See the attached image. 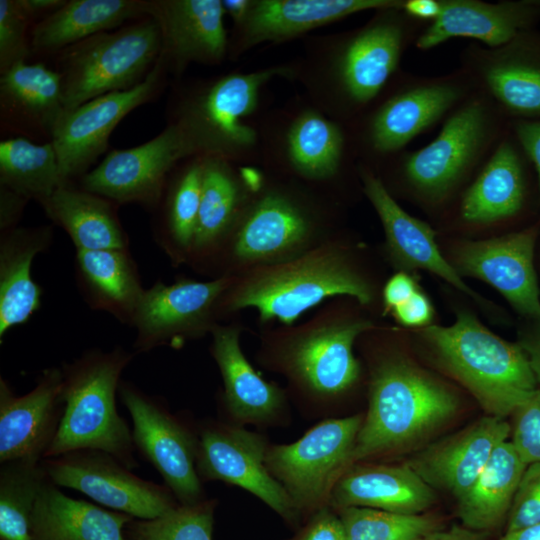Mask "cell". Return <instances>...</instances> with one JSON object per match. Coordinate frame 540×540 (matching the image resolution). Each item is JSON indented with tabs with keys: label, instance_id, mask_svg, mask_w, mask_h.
I'll return each instance as SVG.
<instances>
[{
	"label": "cell",
	"instance_id": "6da1fadb",
	"mask_svg": "<svg viewBox=\"0 0 540 540\" xmlns=\"http://www.w3.org/2000/svg\"><path fill=\"white\" fill-rule=\"evenodd\" d=\"M403 2L373 11L361 26L306 42L291 64L309 102L345 125L367 110L428 25L407 15Z\"/></svg>",
	"mask_w": 540,
	"mask_h": 540
},
{
	"label": "cell",
	"instance_id": "7a4b0ae2",
	"mask_svg": "<svg viewBox=\"0 0 540 540\" xmlns=\"http://www.w3.org/2000/svg\"><path fill=\"white\" fill-rule=\"evenodd\" d=\"M508 129L509 121L474 92L428 144L406 149L373 171L390 193L402 190L429 207H442L459 197Z\"/></svg>",
	"mask_w": 540,
	"mask_h": 540
},
{
	"label": "cell",
	"instance_id": "3957f363",
	"mask_svg": "<svg viewBox=\"0 0 540 540\" xmlns=\"http://www.w3.org/2000/svg\"><path fill=\"white\" fill-rule=\"evenodd\" d=\"M337 296L368 305L374 292L345 246L331 236L291 259L233 276L219 312L223 317L253 308L262 324L292 325L306 311Z\"/></svg>",
	"mask_w": 540,
	"mask_h": 540
},
{
	"label": "cell",
	"instance_id": "277c9868",
	"mask_svg": "<svg viewBox=\"0 0 540 540\" xmlns=\"http://www.w3.org/2000/svg\"><path fill=\"white\" fill-rule=\"evenodd\" d=\"M329 197L265 172L211 271L217 277L291 259L331 237Z\"/></svg>",
	"mask_w": 540,
	"mask_h": 540
},
{
	"label": "cell",
	"instance_id": "5b68a950",
	"mask_svg": "<svg viewBox=\"0 0 540 540\" xmlns=\"http://www.w3.org/2000/svg\"><path fill=\"white\" fill-rule=\"evenodd\" d=\"M373 328L370 320L326 304L303 323L265 331L259 359L267 369L283 375L301 398L327 406L358 382L361 368L354 344Z\"/></svg>",
	"mask_w": 540,
	"mask_h": 540
},
{
	"label": "cell",
	"instance_id": "8992f818",
	"mask_svg": "<svg viewBox=\"0 0 540 540\" xmlns=\"http://www.w3.org/2000/svg\"><path fill=\"white\" fill-rule=\"evenodd\" d=\"M283 63L252 72H231L188 88L170 124L180 135L185 159L213 157L239 164L259 160V109L263 88L276 78L293 80Z\"/></svg>",
	"mask_w": 540,
	"mask_h": 540
},
{
	"label": "cell",
	"instance_id": "52a82bcc",
	"mask_svg": "<svg viewBox=\"0 0 540 540\" xmlns=\"http://www.w3.org/2000/svg\"><path fill=\"white\" fill-rule=\"evenodd\" d=\"M457 409L458 399L446 386L403 359L381 358L372 369L368 411L350 466L417 443L451 419Z\"/></svg>",
	"mask_w": 540,
	"mask_h": 540
},
{
	"label": "cell",
	"instance_id": "ba28073f",
	"mask_svg": "<svg viewBox=\"0 0 540 540\" xmlns=\"http://www.w3.org/2000/svg\"><path fill=\"white\" fill-rule=\"evenodd\" d=\"M259 161L266 173L303 184L325 196L359 177L347 126L304 96L259 119Z\"/></svg>",
	"mask_w": 540,
	"mask_h": 540
},
{
	"label": "cell",
	"instance_id": "9c48e42d",
	"mask_svg": "<svg viewBox=\"0 0 540 540\" xmlns=\"http://www.w3.org/2000/svg\"><path fill=\"white\" fill-rule=\"evenodd\" d=\"M133 357L119 346L93 349L61 367L64 409L44 458L90 449L111 454L131 470L139 466L132 431L116 406L120 376Z\"/></svg>",
	"mask_w": 540,
	"mask_h": 540
},
{
	"label": "cell",
	"instance_id": "30bf717a",
	"mask_svg": "<svg viewBox=\"0 0 540 540\" xmlns=\"http://www.w3.org/2000/svg\"><path fill=\"white\" fill-rule=\"evenodd\" d=\"M474 93L464 72L416 75L402 69L358 118L347 124L358 162L372 170L456 110Z\"/></svg>",
	"mask_w": 540,
	"mask_h": 540
},
{
	"label": "cell",
	"instance_id": "8fae6325",
	"mask_svg": "<svg viewBox=\"0 0 540 540\" xmlns=\"http://www.w3.org/2000/svg\"><path fill=\"white\" fill-rule=\"evenodd\" d=\"M423 333L487 415L505 419L538 389L520 345L496 336L468 312H460L451 326L431 325Z\"/></svg>",
	"mask_w": 540,
	"mask_h": 540
},
{
	"label": "cell",
	"instance_id": "7c38bea8",
	"mask_svg": "<svg viewBox=\"0 0 540 540\" xmlns=\"http://www.w3.org/2000/svg\"><path fill=\"white\" fill-rule=\"evenodd\" d=\"M161 33L153 18L103 32L64 50L59 57L66 111L140 84L161 54Z\"/></svg>",
	"mask_w": 540,
	"mask_h": 540
},
{
	"label": "cell",
	"instance_id": "4fadbf2b",
	"mask_svg": "<svg viewBox=\"0 0 540 540\" xmlns=\"http://www.w3.org/2000/svg\"><path fill=\"white\" fill-rule=\"evenodd\" d=\"M364 416L331 418L290 444L269 446L265 464L300 514L329 506L331 491L350 466Z\"/></svg>",
	"mask_w": 540,
	"mask_h": 540
},
{
	"label": "cell",
	"instance_id": "5bb4252c",
	"mask_svg": "<svg viewBox=\"0 0 540 540\" xmlns=\"http://www.w3.org/2000/svg\"><path fill=\"white\" fill-rule=\"evenodd\" d=\"M474 92L485 97L509 122L540 121V29L518 34L488 48L472 43L459 66Z\"/></svg>",
	"mask_w": 540,
	"mask_h": 540
},
{
	"label": "cell",
	"instance_id": "9a60e30c",
	"mask_svg": "<svg viewBox=\"0 0 540 540\" xmlns=\"http://www.w3.org/2000/svg\"><path fill=\"white\" fill-rule=\"evenodd\" d=\"M233 276L207 281L178 278L174 283L156 282L137 308L134 350L148 352L160 346L180 347L187 340L211 333L221 319L219 305Z\"/></svg>",
	"mask_w": 540,
	"mask_h": 540
},
{
	"label": "cell",
	"instance_id": "2e32d148",
	"mask_svg": "<svg viewBox=\"0 0 540 540\" xmlns=\"http://www.w3.org/2000/svg\"><path fill=\"white\" fill-rule=\"evenodd\" d=\"M42 466L58 487L77 490L113 511L148 520L159 517L179 503L165 486L135 475L109 453L75 450L44 458Z\"/></svg>",
	"mask_w": 540,
	"mask_h": 540
},
{
	"label": "cell",
	"instance_id": "e0dca14e",
	"mask_svg": "<svg viewBox=\"0 0 540 540\" xmlns=\"http://www.w3.org/2000/svg\"><path fill=\"white\" fill-rule=\"evenodd\" d=\"M118 391L133 422L135 449L159 472L179 504L204 500L196 468L198 435L132 384L121 382Z\"/></svg>",
	"mask_w": 540,
	"mask_h": 540
},
{
	"label": "cell",
	"instance_id": "ac0fdd59",
	"mask_svg": "<svg viewBox=\"0 0 540 540\" xmlns=\"http://www.w3.org/2000/svg\"><path fill=\"white\" fill-rule=\"evenodd\" d=\"M166 71L159 57L147 77L137 86L99 96L63 114L51 138L62 186L71 185L73 179H81L87 173L107 149L108 139L118 123L160 90Z\"/></svg>",
	"mask_w": 540,
	"mask_h": 540
},
{
	"label": "cell",
	"instance_id": "d6986e66",
	"mask_svg": "<svg viewBox=\"0 0 540 540\" xmlns=\"http://www.w3.org/2000/svg\"><path fill=\"white\" fill-rule=\"evenodd\" d=\"M269 445L259 433L227 423L205 424L198 433L196 468L201 480L238 486L263 501L284 520L300 513L265 464Z\"/></svg>",
	"mask_w": 540,
	"mask_h": 540
},
{
	"label": "cell",
	"instance_id": "ffe728a7",
	"mask_svg": "<svg viewBox=\"0 0 540 540\" xmlns=\"http://www.w3.org/2000/svg\"><path fill=\"white\" fill-rule=\"evenodd\" d=\"M183 159L180 135L168 124L142 145L111 151L80 179V188L114 203L155 207L163 197L169 173Z\"/></svg>",
	"mask_w": 540,
	"mask_h": 540
},
{
	"label": "cell",
	"instance_id": "44dd1931",
	"mask_svg": "<svg viewBox=\"0 0 540 540\" xmlns=\"http://www.w3.org/2000/svg\"><path fill=\"white\" fill-rule=\"evenodd\" d=\"M403 0H250L229 36L228 58L235 60L264 43H282L363 11L396 6Z\"/></svg>",
	"mask_w": 540,
	"mask_h": 540
},
{
	"label": "cell",
	"instance_id": "7402d4cb",
	"mask_svg": "<svg viewBox=\"0 0 540 540\" xmlns=\"http://www.w3.org/2000/svg\"><path fill=\"white\" fill-rule=\"evenodd\" d=\"M539 226L480 241H465L456 250L461 276L481 279L497 289L521 314L540 319V298L533 264Z\"/></svg>",
	"mask_w": 540,
	"mask_h": 540
},
{
	"label": "cell",
	"instance_id": "603a6c76",
	"mask_svg": "<svg viewBox=\"0 0 540 540\" xmlns=\"http://www.w3.org/2000/svg\"><path fill=\"white\" fill-rule=\"evenodd\" d=\"M148 16L159 26L167 71L180 75L192 63L216 65L228 58L222 0H151Z\"/></svg>",
	"mask_w": 540,
	"mask_h": 540
},
{
	"label": "cell",
	"instance_id": "cb8c5ba5",
	"mask_svg": "<svg viewBox=\"0 0 540 540\" xmlns=\"http://www.w3.org/2000/svg\"><path fill=\"white\" fill-rule=\"evenodd\" d=\"M532 173L535 171L527 154L509 128L457 198L459 221L484 227L520 216L527 205Z\"/></svg>",
	"mask_w": 540,
	"mask_h": 540
},
{
	"label": "cell",
	"instance_id": "d4e9b609",
	"mask_svg": "<svg viewBox=\"0 0 540 540\" xmlns=\"http://www.w3.org/2000/svg\"><path fill=\"white\" fill-rule=\"evenodd\" d=\"M61 367L42 373L36 386L16 396L0 378V462L42 460L57 433L64 403Z\"/></svg>",
	"mask_w": 540,
	"mask_h": 540
},
{
	"label": "cell",
	"instance_id": "484cf974",
	"mask_svg": "<svg viewBox=\"0 0 540 540\" xmlns=\"http://www.w3.org/2000/svg\"><path fill=\"white\" fill-rule=\"evenodd\" d=\"M254 169L220 158H203L201 200L188 263L211 268L237 224L252 193L261 183Z\"/></svg>",
	"mask_w": 540,
	"mask_h": 540
},
{
	"label": "cell",
	"instance_id": "4316f807",
	"mask_svg": "<svg viewBox=\"0 0 540 540\" xmlns=\"http://www.w3.org/2000/svg\"><path fill=\"white\" fill-rule=\"evenodd\" d=\"M439 17L419 35L415 47L433 49L453 38L474 39L496 48L540 24V0H441Z\"/></svg>",
	"mask_w": 540,
	"mask_h": 540
},
{
	"label": "cell",
	"instance_id": "83f0119b",
	"mask_svg": "<svg viewBox=\"0 0 540 540\" xmlns=\"http://www.w3.org/2000/svg\"><path fill=\"white\" fill-rule=\"evenodd\" d=\"M509 436L510 424L504 418L486 415L423 449L408 464L430 487L448 492L458 500L472 486L497 446Z\"/></svg>",
	"mask_w": 540,
	"mask_h": 540
},
{
	"label": "cell",
	"instance_id": "f1b7e54d",
	"mask_svg": "<svg viewBox=\"0 0 540 540\" xmlns=\"http://www.w3.org/2000/svg\"><path fill=\"white\" fill-rule=\"evenodd\" d=\"M358 171L362 193L380 219L387 249L395 262L405 268L427 270L480 301V296L464 283L455 267L441 254L434 230L407 213L372 169L359 163Z\"/></svg>",
	"mask_w": 540,
	"mask_h": 540
},
{
	"label": "cell",
	"instance_id": "f546056e",
	"mask_svg": "<svg viewBox=\"0 0 540 540\" xmlns=\"http://www.w3.org/2000/svg\"><path fill=\"white\" fill-rule=\"evenodd\" d=\"M238 324L218 323L210 352L223 380L222 403L236 425H269L284 411L285 393L258 374L244 355Z\"/></svg>",
	"mask_w": 540,
	"mask_h": 540
},
{
	"label": "cell",
	"instance_id": "4dcf8cb0",
	"mask_svg": "<svg viewBox=\"0 0 540 540\" xmlns=\"http://www.w3.org/2000/svg\"><path fill=\"white\" fill-rule=\"evenodd\" d=\"M435 492L408 463L351 465L335 483L329 498L334 510L362 507L398 514H422Z\"/></svg>",
	"mask_w": 540,
	"mask_h": 540
},
{
	"label": "cell",
	"instance_id": "1f68e13d",
	"mask_svg": "<svg viewBox=\"0 0 540 540\" xmlns=\"http://www.w3.org/2000/svg\"><path fill=\"white\" fill-rule=\"evenodd\" d=\"M66 112L61 75L43 64L20 62L0 77L1 123L26 138L45 137Z\"/></svg>",
	"mask_w": 540,
	"mask_h": 540
},
{
	"label": "cell",
	"instance_id": "d6a6232c",
	"mask_svg": "<svg viewBox=\"0 0 540 540\" xmlns=\"http://www.w3.org/2000/svg\"><path fill=\"white\" fill-rule=\"evenodd\" d=\"M52 238L49 225L1 231L0 340L40 308L42 289L32 279L31 266L36 255L50 246Z\"/></svg>",
	"mask_w": 540,
	"mask_h": 540
},
{
	"label": "cell",
	"instance_id": "836d02e7",
	"mask_svg": "<svg viewBox=\"0 0 540 540\" xmlns=\"http://www.w3.org/2000/svg\"><path fill=\"white\" fill-rule=\"evenodd\" d=\"M133 517L64 494L49 478L30 520L31 540H126Z\"/></svg>",
	"mask_w": 540,
	"mask_h": 540
},
{
	"label": "cell",
	"instance_id": "e575fe53",
	"mask_svg": "<svg viewBox=\"0 0 540 540\" xmlns=\"http://www.w3.org/2000/svg\"><path fill=\"white\" fill-rule=\"evenodd\" d=\"M75 273L84 300L92 309L132 326L145 289L128 249L77 250Z\"/></svg>",
	"mask_w": 540,
	"mask_h": 540
},
{
	"label": "cell",
	"instance_id": "d590c367",
	"mask_svg": "<svg viewBox=\"0 0 540 540\" xmlns=\"http://www.w3.org/2000/svg\"><path fill=\"white\" fill-rule=\"evenodd\" d=\"M143 15H148V1L69 0L35 25L30 44L39 52L62 51Z\"/></svg>",
	"mask_w": 540,
	"mask_h": 540
},
{
	"label": "cell",
	"instance_id": "8d00e7d4",
	"mask_svg": "<svg viewBox=\"0 0 540 540\" xmlns=\"http://www.w3.org/2000/svg\"><path fill=\"white\" fill-rule=\"evenodd\" d=\"M114 202L97 194L61 186L40 205L63 228L77 250L128 249V237Z\"/></svg>",
	"mask_w": 540,
	"mask_h": 540
},
{
	"label": "cell",
	"instance_id": "74e56055",
	"mask_svg": "<svg viewBox=\"0 0 540 540\" xmlns=\"http://www.w3.org/2000/svg\"><path fill=\"white\" fill-rule=\"evenodd\" d=\"M526 467L509 439L498 445L472 486L457 500L462 525L486 533L506 522Z\"/></svg>",
	"mask_w": 540,
	"mask_h": 540
},
{
	"label": "cell",
	"instance_id": "f35d334b",
	"mask_svg": "<svg viewBox=\"0 0 540 540\" xmlns=\"http://www.w3.org/2000/svg\"><path fill=\"white\" fill-rule=\"evenodd\" d=\"M203 158H189L165 193L156 240L175 265L188 263L201 200Z\"/></svg>",
	"mask_w": 540,
	"mask_h": 540
},
{
	"label": "cell",
	"instance_id": "ab89813d",
	"mask_svg": "<svg viewBox=\"0 0 540 540\" xmlns=\"http://www.w3.org/2000/svg\"><path fill=\"white\" fill-rule=\"evenodd\" d=\"M0 185L39 204L62 186L51 141L37 144L26 137L0 142Z\"/></svg>",
	"mask_w": 540,
	"mask_h": 540
},
{
	"label": "cell",
	"instance_id": "60d3db41",
	"mask_svg": "<svg viewBox=\"0 0 540 540\" xmlns=\"http://www.w3.org/2000/svg\"><path fill=\"white\" fill-rule=\"evenodd\" d=\"M41 461L21 459L1 463V540H31V515L39 492L48 480Z\"/></svg>",
	"mask_w": 540,
	"mask_h": 540
},
{
	"label": "cell",
	"instance_id": "b9f144b4",
	"mask_svg": "<svg viewBox=\"0 0 540 540\" xmlns=\"http://www.w3.org/2000/svg\"><path fill=\"white\" fill-rule=\"evenodd\" d=\"M347 540H421L440 528L433 516L398 514L370 508L347 507L335 510Z\"/></svg>",
	"mask_w": 540,
	"mask_h": 540
},
{
	"label": "cell",
	"instance_id": "7bdbcfd3",
	"mask_svg": "<svg viewBox=\"0 0 540 540\" xmlns=\"http://www.w3.org/2000/svg\"><path fill=\"white\" fill-rule=\"evenodd\" d=\"M214 500L178 504L165 514L148 520H132L126 540H212Z\"/></svg>",
	"mask_w": 540,
	"mask_h": 540
},
{
	"label": "cell",
	"instance_id": "ee69618b",
	"mask_svg": "<svg viewBox=\"0 0 540 540\" xmlns=\"http://www.w3.org/2000/svg\"><path fill=\"white\" fill-rule=\"evenodd\" d=\"M31 19L19 0H0V72L8 71L29 54L27 29Z\"/></svg>",
	"mask_w": 540,
	"mask_h": 540
},
{
	"label": "cell",
	"instance_id": "f6af8a7d",
	"mask_svg": "<svg viewBox=\"0 0 540 540\" xmlns=\"http://www.w3.org/2000/svg\"><path fill=\"white\" fill-rule=\"evenodd\" d=\"M512 415L509 440L526 466L540 462V389Z\"/></svg>",
	"mask_w": 540,
	"mask_h": 540
},
{
	"label": "cell",
	"instance_id": "bcb514c9",
	"mask_svg": "<svg viewBox=\"0 0 540 540\" xmlns=\"http://www.w3.org/2000/svg\"><path fill=\"white\" fill-rule=\"evenodd\" d=\"M505 523L504 533L540 523V462L526 467Z\"/></svg>",
	"mask_w": 540,
	"mask_h": 540
},
{
	"label": "cell",
	"instance_id": "7dc6e473",
	"mask_svg": "<svg viewBox=\"0 0 540 540\" xmlns=\"http://www.w3.org/2000/svg\"><path fill=\"white\" fill-rule=\"evenodd\" d=\"M292 540H347V537L338 513L325 506L311 515Z\"/></svg>",
	"mask_w": 540,
	"mask_h": 540
},
{
	"label": "cell",
	"instance_id": "c3c4849f",
	"mask_svg": "<svg viewBox=\"0 0 540 540\" xmlns=\"http://www.w3.org/2000/svg\"><path fill=\"white\" fill-rule=\"evenodd\" d=\"M509 128L533 166L540 198V121H511Z\"/></svg>",
	"mask_w": 540,
	"mask_h": 540
},
{
	"label": "cell",
	"instance_id": "681fc988",
	"mask_svg": "<svg viewBox=\"0 0 540 540\" xmlns=\"http://www.w3.org/2000/svg\"><path fill=\"white\" fill-rule=\"evenodd\" d=\"M432 306L428 298L418 290L391 313L404 326H422L432 319Z\"/></svg>",
	"mask_w": 540,
	"mask_h": 540
},
{
	"label": "cell",
	"instance_id": "f907efd6",
	"mask_svg": "<svg viewBox=\"0 0 540 540\" xmlns=\"http://www.w3.org/2000/svg\"><path fill=\"white\" fill-rule=\"evenodd\" d=\"M416 291V283L410 275L405 272H398L393 275L383 288L385 312H392L409 300Z\"/></svg>",
	"mask_w": 540,
	"mask_h": 540
},
{
	"label": "cell",
	"instance_id": "816d5d0a",
	"mask_svg": "<svg viewBox=\"0 0 540 540\" xmlns=\"http://www.w3.org/2000/svg\"><path fill=\"white\" fill-rule=\"evenodd\" d=\"M26 198L0 185V228L1 231L15 227L25 204Z\"/></svg>",
	"mask_w": 540,
	"mask_h": 540
},
{
	"label": "cell",
	"instance_id": "f5cc1de1",
	"mask_svg": "<svg viewBox=\"0 0 540 540\" xmlns=\"http://www.w3.org/2000/svg\"><path fill=\"white\" fill-rule=\"evenodd\" d=\"M521 333L519 345L527 356L531 370L540 384V319Z\"/></svg>",
	"mask_w": 540,
	"mask_h": 540
},
{
	"label": "cell",
	"instance_id": "db71d44e",
	"mask_svg": "<svg viewBox=\"0 0 540 540\" xmlns=\"http://www.w3.org/2000/svg\"><path fill=\"white\" fill-rule=\"evenodd\" d=\"M402 9L410 17L430 24L439 17L442 3L441 0H404Z\"/></svg>",
	"mask_w": 540,
	"mask_h": 540
},
{
	"label": "cell",
	"instance_id": "11a10c76",
	"mask_svg": "<svg viewBox=\"0 0 540 540\" xmlns=\"http://www.w3.org/2000/svg\"><path fill=\"white\" fill-rule=\"evenodd\" d=\"M485 534L461 524L449 528H438L428 533L421 540H485Z\"/></svg>",
	"mask_w": 540,
	"mask_h": 540
},
{
	"label": "cell",
	"instance_id": "9f6ffc18",
	"mask_svg": "<svg viewBox=\"0 0 540 540\" xmlns=\"http://www.w3.org/2000/svg\"><path fill=\"white\" fill-rule=\"evenodd\" d=\"M28 17L33 20L45 14V17L61 8L66 0H19Z\"/></svg>",
	"mask_w": 540,
	"mask_h": 540
},
{
	"label": "cell",
	"instance_id": "6f0895ef",
	"mask_svg": "<svg viewBox=\"0 0 540 540\" xmlns=\"http://www.w3.org/2000/svg\"><path fill=\"white\" fill-rule=\"evenodd\" d=\"M250 0H222L225 14H228L233 25L240 22L249 8Z\"/></svg>",
	"mask_w": 540,
	"mask_h": 540
},
{
	"label": "cell",
	"instance_id": "680465c9",
	"mask_svg": "<svg viewBox=\"0 0 540 540\" xmlns=\"http://www.w3.org/2000/svg\"><path fill=\"white\" fill-rule=\"evenodd\" d=\"M499 540H540V523L504 533Z\"/></svg>",
	"mask_w": 540,
	"mask_h": 540
}]
</instances>
